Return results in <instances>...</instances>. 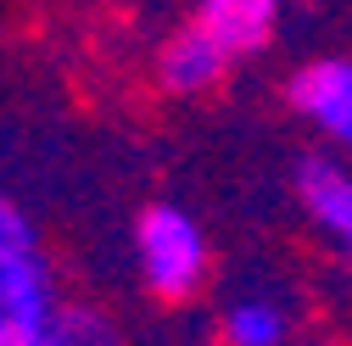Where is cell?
Here are the masks:
<instances>
[{"label": "cell", "instance_id": "obj_9", "mask_svg": "<svg viewBox=\"0 0 352 346\" xmlns=\"http://www.w3.org/2000/svg\"><path fill=\"white\" fill-rule=\"evenodd\" d=\"M23 246H39L34 240V224H28V212L0 190V251H23Z\"/></svg>", "mask_w": 352, "mask_h": 346}, {"label": "cell", "instance_id": "obj_3", "mask_svg": "<svg viewBox=\"0 0 352 346\" xmlns=\"http://www.w3.org/2000/svg\"><path fill=\"white\" fill-rule=\"evenodd\" d=\"M62 313V290L39 246L0 251V346H45Z\"/></svg>", "mask_w": 352, "mask_h": 346}, {"label": "cell", "instance_id": "obj_4", "mask_svg": "<svg viewBox=\"0 0 352 346\" xmlns=\"http://www.w3.org/2000/svg\"><path fill=\"white\" fill-rule=\"evenodd\" d=\"M291 196L314 235L336 251V263L352 274V162L336 151H307L291 168Z\"/></svg>", "mask_w": 352, "mask_h": 346}, {"label": "cell", "instance_id": "obj_1", "mask_svg": "<svg viewBox=\"0 0 352 346\" xmlns=\"http://www.w3.org/2000/svg\"><path fill=\"white\" fill-rule=\"evenodd\" d=\"M135 274L168 308H179V301L207 290L212 240H207L196 212H185L179 201H146L140 207V218H135Z\"/></svg>", "mask_w": 352, "mask_h": 346}, {"label": "cell", "instance_id": "obj_7", "mask_svg": "<svg viewBox=\"0 0 352 346\" xmlns=\"http://www.w3.org/2000/svg\"><path fill=\"white\" fill-rule=\"evenodd\" d=\"M285 0H196V23L235 51V62L274 45Z\"/></svg>", "mask_w": 352, "mask_h": 346}, {"label": "cell", "instance_id": "obj_2", "mask_svg": "<svg viewBox=\"0 0 352 346\" xmlns=\"http://www.w3.org/2000/svg\"><path fill=\"white\" fill-rule=\"evenodd\" d=\"M285 106L324 140V151L352 162V56H307L285 73Z\"/></svg>", "mask_w": 352, "mask_h": 346}, {"label": "cell", "instance_id": "obj_5", "mask_svg": "<svg viewBox=\"0 0 352 346\" xmlns=\"http://www.w3.org/2000/svg\"><path fill=\"white\" fill-rule=\"evenodd\" d=\"M230 67H235V51L218 34H207L196 17L185 28H173L162 39V51H157V84H162L168 95H179V101L212 95L218 84L230 78Z\"/></svg>", "mask_w": 352, "mask_h": 346}, {"label": "cell", "instance_id": "obj_6", "mask_svg": "<svg viewBox=\"0 0 352 346\" xmlns=\"http://www.w3.org/2000/svg\"><path fill=\"white\" fill-rule=\"evenodd\" d=\"M218 346H296V308L280 285H241L218 308Z\"/></svg>", "mask_w": 352, "mask_h": 346}, {"label": "cell", "instance_id": "obj_8", "mask_svg": "<svg viewBox=\"0 0 352 346\" xmlns=\"http://www.w3.org/2000/svg\"><path fill=\"white\" fill-rule=\"evenodd\" d=\"M45 346H129V335L107 308H96V301H62Z\"/></svg>", "mask_w": 352, "mask_h": 346}]
</instances>
